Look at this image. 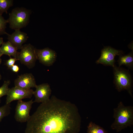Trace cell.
Returning <instances> with one entry per match:
<instances>
[{
	"label": "cell",
	"mask_w": 133,
	"mask_h": 133,
	"mask_svg": "<svg viewBox=\"0 0 133 133\" xmlns=\"http://www.w3.org/2000/svg\"><path fill=\"white\" fill-rule=\"evenodd\" d=\"M13 0H0V15L5 12L7 13V11L10 7L13 6Z\"/></svg>",
	"instance_id": "obj_16"
},
{
	"label": "cell",
	"mask_w": 133,
	"mask_h": 133,
	"mask_svg": "<svg viewBox=\"0 0 133 133\" xmlns=\"http://www.w3.org/2000/svg\"><path fill=\"white\" fill-rule=\"evenodd\" d=\"M33 92L31 89H25L15 86L10 88L6 95L5 104H10L14 100L30 99L33 95Z\"/></svg>",
	"instance_id": "obj_8"
},
{
	"label": "cell",
	"mask_w": 133,
	"mask_h": 133,
	"mask_svg": "<svg viewBox=\"0 0 133 133\" xmlns=\"http://www.w3.org/2000/svg\"><path fill=\"white\" fill-rule=\"evenodd\" d=\"M11 109L10 104H5L0 107V122L4 117L10 114Z\"/></svg>",
	"instance_id": "obj_18"
},
{
	"label": "cell",
	"mask_w": 133,
	"mask_h": 133,
	"mask_svg": "<svg viewBox=\"0 0 133 133\" xmlns=\"http://www.w3.org/2000/svg\"><path fill=\"white\" fill-rule=\"evenodd\" d=\"M113 117L114 122L111 128L117 132L133 125V107L125 106L122 101L120 102L117 107L114 108Z\"/></svg>",
	"instance_id": "obj_2"
},
{
	"label": "cell",
	"mask_w": 133,
	"mask_h": 133,
	"mask_svg": "<svg viewBox=\"0 0 133 133\" xmlns=\"http://www.w3.org/2000/svg\"><path fill=\"white\" fill-rule=\"evenodd\" d=\"M10 83V80L4 81L2 85L0 87V103L1 102V98L7 95L10 89L9 86Z\"/></svg>",
	"instance_id": "obj_17"
},
{
	"label": "cell",
	"mask_w": 133,
	"mask_h": 133,
	"mask_svg": "<svg viewBox=\"0 0 133 133\" xmlns=\"http://www.w3.org/2000/svg\"><path fill=\"white\" fill-rule=\"evenodd\" d=\"M8 41L17 49H20L23 44L27 41L29 37L26 33L21 31L20 30H15L12 34L7 33Z\"/></svg>",
	"instance_id": "obj_12"
},
{
	"label": "cell",
	"mask_w": 133,
	"mask_h": 133,
	"mask_svg": "<svg viewBox=\"0 0 133 133\" xmlns=\"http://www.w3.org/2000/svg\"><path fill=\"white\" fill-rule=\"evenodd\" d=\"M3 55L2 52L1 50L0 47V59L1 56Z\"/></svg>",
	"instance_id": "obj_23"
},
{
	"label": "cell",
	"mask_w": 133,
	"mask_h": 133,
	"mask_svg": "<svg viewBox=\"0 0 133 133\" xmlns=\"http://www.w3.org/2000/svg\"><path fill=\"white\" fill-rule=\"evenodd\" d=\"M7 23V20L5 19L2 15H0V35L7 33L6 29Z\"/></svg>",
	"instance_id": "obj_19"
},
{
	"label": "cell",
	"mask_w": 133,
	"mask_h": 133,
	"mask_svg": "<svg viewBox=\"0 0 133 133\" xmlns=\"http://www.w3.org/2000/svg\"><path fill=\"white\" fill-rule=\"evenodd\" d=\"M81 121L75 104L52 96L30 116L24 133H79Z\"/></svg>",
	"instance_id": "obj_1"
},
{
	"label": "cell",
	"mask_w": 133,
	"mask_h": 133,
	"mask_svg": "<svg viewBox=\"0 0 133 133\" xmlns=\"http://www.w3.org/2000/svg\"><path fill=\"white\" fill-rule=\"evenodd\" d=\"M87 133H109L103 128L90 121L87 127Z\"/></svg>",
	"instance_id": "obj_15"
},
{
	"label": "cell",
	"mask_w": 133,
	"mask_h": 133,
	"mask_svg": "<svg viewBox=\"0 0 133 133\" xmlns=\"http://www.w3.org/2000/svg\"><path fill=\"white\" fill-rule=\"evenodd\" d=\"M14 84L15 86L25 89L35 88L37 85L34 77L31 73L19 76L15 80Z\"/></svg>",
	"instance_id": "obj_11"
},
{
	"label": "cell",
	"mask_w": 133,
	"mask_h": 133,
	"mask_svg": "<svg viewBox=\"0 0 133 133\" xmlns=\"http://www.w3.org/2000/svg\"><path fill=\"white\" fill-rule=\"evenodd\" d=\"M0 48L3 55L12 56L17 58V50L8 41L3 42Z\"/></svg>",
	"instance_id": "obj_13"
},
{
	"label": "cell",
	"mask_w": 133,
	"mask_h": 133,
	"mask_svg": "<svg viewBox=\"0 0 133 133\" xmlns=\"http://www.w3.org/2000/svg\"><path fill=\"white\" fill-rule=\"evenodd\" d=\"M33 102V99L26 102L22 100L18 101L14 115L17 121L21 123L27 122L30 117V113Z\"/></svg>",
	"instance_id": "obj_6"
},
{
	"label": "cell",
	"mask_w": 133,
	"mask_h": 133,
	"mask_svg": "<svg viewBox=\"0 0 133 133\" xmlns=\"http://www.w3.org/2000/svg\"><path fill=\"white\" fill-rule=\"evenodd\" d=\"M3 42V38L2 37H0V46Z\"/></svg>",
	"instance_id": "obj_22"
},
{
	"label": "cell",
	"mask_w": 133,
	"mask_h": 133,
	"mask_svg": "<svg viewBox=\"0 0 133 133\" xmlns=\"http://www.w3.org/2000/svg\"><path fill=\"white\" fill-rule=\"evenodd\" d=\"M113 68L114 83L116 88L119 92L127 90L133 98V79L129 70L117 67L115 65Z\"/></svg>",
	"instance_id": "obj_3"
},
{
	"label": "cell",
	"mask_w": 133,
	"mask_h": 133,
	"mask_svg": "<svg viewBox=\"0 0 133 133\" xmlns=\"http://www.w3.org/2000/svg\"><path fill=\"white\" fill-rule=\"evenodd\" d=\"M37 60L42 64L47 66L52 65L56 61L55 52L48 48L35 49Z\"/></svg>",
	"instance_id": "obj_9"
},
{
	"label": "cell",
	"mask_w": 133,
	"mask_h": 133,
	"mask_svg": "<svg viewBox=\"0 0 133 133\" xmlns=\"http://www.w3.org/2000/svg\"><path fill=\"white\" fill-rule=\"evenodd\" d=\"M117 62L120 67L122 65L125 66L132 70L133 68V54L132 51L127 55H120Z\"/></svg>",
	"instance_id": "obj_14"
},
{
	"label": "cell",
	"mask_w": 133,
	"mask_h": 133,
	"mask_svg": "<svg viewBox=\"0 0 133 133\" xmlns=\"http://www.w3.org/2000/svg\"><path fill=\"white\" fill-rule=\"evenodd\" d=\"M100 58L96 63L100 64L105 66L114 67L116 62L115 57L116 55L123 54V52L121 50H116L110 46L104 47L101 51Z\"/></svg>",
	"instance_id": "obj_7"
},
{
	"label": "cell",
	"mask_w": 133,
	"mask_h": 133,
	"mask_svg": "<svg viewBox=\"0 0 133 133\" xmlns=\"http://www.w3.org/2000/svg\"><path fill=\"white\" fill-rule=\"evenodd\" d=\"M33 95L35 97L34 102L41 103L48 101L51 93V90L49 84L43 83L37 85Z\"/></svg>",
	"instance_id": "obj_10"
},
{
	"label": "cell",
	"mask_w": 133,
	"mask_h": 133,
	"mask_svg": "<svg viewBox=\"0 0 133 133\" xmlns=\"http://www.w3.org/2000/svg\"><path fill=\"white\" fill-rule=\"evenodd\" d=\"M17 59L16 58L10 57L9 59L7 60L5 63V65L8 69H10L11 67L13 66L16 61Z\"/></svg>",
	"instance_id": "obj_20"
},
{
	"label": "cell",
	"mask_w": 133,
	"mask_h": 133,
	"mask_svg": "<svg viewBox=\"0 0 133 133\" xmlns=\"http://www.w3.org/2000/svg\"><path fill=\"white\" fill-rule=\"evenodd\" d=\"M10 69L14 72L17 73L19 70V68L17 65L14 64L11 67Z\"/></svg>",
	"instance_id": "obj_21"
},
{
	"label": "cell",
	"mask_w": 133,
	"mask_h": 133,
	"mask_svg": "<svg viewBox=\"0 0 133 133\" xmlns=\"http://www.w3.org/2000/svg\"><path fill=\"white\" fill-rule=\"evenodd\" d=\"M1 62H2L1 59V58H0V64H1ZM1 79V76L0 73V80Z\"/></svg>",
	"instance_id": "obj_24"
},
{
	"label": "cell",
	"mask_w": 133,
	"mask_h": 133,
	"mask_svg": "<svg viewBox=\"0 0 133 133\" xmlns=\"http://www.w3.org/2000/svg\"><path fill=\"white\" fill-rule=\"evenodd\" d=\"M36 49L30 44L23 45L20 51L18 52L17 59L28 68H33L37 60Z\"/></svg>",
	"instance_id": "obj_5"
},
{
	"label": "cell",
	"mask_w": 133,
	"mask_h": 133,
	"mask_svg": "<svg viewBox=\"0 0 133 133\" xmlns=\"http://www.w3.org/2000/svg\"><path fill=\"white\" fill-rule=\"evenodd\" d=\"M31 11L23 7L13 9L9 14L7 20L10 28L15 30H20L29 23Z\"/></svg>",
	"instance_id": "obj_4"
}]
</instances>
